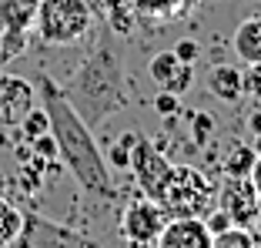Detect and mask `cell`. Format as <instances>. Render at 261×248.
I'll return each mask as SVG.
<instances>
[{"label":"cell","mask_w":261,"mask_h":248,"mask_svg":"<svg viewBox=\"0 0 261 248\" xmlns=\"http://www.w3.org/2000/svg\"><path fill=\"white\" fill-rule=\"evenodd\" d=\"M174 57L181 64H198V57H201V47H198V40H191V37H185V40H177L174 47Z\"/></svg>","instance_id":"484cf974"},{"label":"cell","mask_w":261,"mask_h":248,"mask_svg":"<svg viewBox=\"0 0 261 248\" xmlns=\"http://www.w3.org/2000/svg\"><path fill=\"white\" fill-rule=\"evenodd\" d=\"M154 248H215V235L207 232L204 218H168Z\"/></svg>","instance_id":"30bf717a"},{"label":"cell","mask_w":261,"mask_h":248,"mask_svg":"<svg viewBox=\"0 0 261 248\" xmlns=\"http://www.w3.org/2000/svg\"><path fill=\"white\" fill-rule=\"evenodd\" d=\"M94 27V14L87 0H37L34 31L50 47H70L84 40Z\"/></svg>","instance_id":"277c9868"},{"label":"cell","mask_w":261,"mask_h":248,"mask_svg":"<svg viewBox=\"0 0 261 248\" xmlns=\"http://www.w3.org/2000/svg\"><path fill=\"white\" fill-rule=\"evenodd\" d=\"M218 208L231 215L234 225H251L258 221V191L251 178H228L218 188Z\"/></svg>","instance_id":"9c48e42d"},{"label":"cell","mask_w":261,"mask_h":248,"mask_svg":"<svg viewBox=\"0 0 261 248\" xmlns=\"http://www.w3.org/2000/svg\"><path fill=\"white\" fill-rule=\"evenodd\" d=\"M254 248H261V241H258V245H254Z\"/></svg>","instance_id":"1f68e13d"},{"label":"cell","mask_w":261,"mask_h":248,"mask_svg":"<svg viewBox=\"0 0 261 248\" xmlns=\"http://www.w3.org/2000/svg\"><path fill=\"white\" fill-rule=\"evenodd\" d=\"M47 131H50V114H47L44 108H34L31 114L20 121V134H23L27 141L40 138V134H47Z\"/></svg>","instance_id":"44dd1931"},{"label":"cell","mask_w":261,"mask_h":248,"mask_svg":"<svg viewBox=\"0 0 261 248\" xmlns=\"http://www.w3.org/2000/svg\"><path fill=\"white\" fill-rule=\"evenodd\" d=\"M164 225H168V211L154 202V198H147V194L127 202L124 211H121V235H124V241L134 245V248L154 245V238L161 235Z\"/></svg>","instance_id":"8992f818"},{"label":"cell","mask_w":261,"mask_h":248,"mask_svg":"<svg viewBox=\"0 0 261 248\" xmlns=\"http://www.w3.org/2000/svg\"><path fill=\"white\" fill-rule=\"evenodd\" d=\"M248 131H251V134H261V108L248 114Z\"/></svg>","instance_id":"4316f807"},{"label":"cell","mask_w":261,"mask_h":248,"mask_svg":"<svg viewBox=\"0 0 261 248\" xmlns=\"http://www.w3.org/2000/svg\"><path fill=\"white\" fill-rule=\"evenodd\" d=\"M61 91L91 128H97L108 117L127 111L130 101H134V87L127 81L121 51H114L108 44L94 47L91 54L81 61V67L74 70L67 87H61Z\"/></svg>","instance_id":"7a4b0ae2"},{"label":"cell","mask_w":261,"mask_h":248,"mask_svg":"<svg viewBox=\"0 0 261 248\" xmlns=\"http://www.w3.org/2000/svg\"><path fill=\"white\" fill-rule=\"evenodd\" d=\"M10 248H97V241L40 211H23V228Z\"/></svg>","instance_id":"5b68a950"},{"label":"cell","mask_w":261,"mask_h":248,"mask_svg":"<svg viewBox=\"0 0 261 248\" xmlns=\"http://www.w3.org/2000/svg\"><path fill=\"white\" fill-rule=\"evenodd\" d=\"M204 225H207V232H211V235H221V232H228L234 221H231V215L224 208H218V205H215V208L204 215Z\"/></svg>","instance_id":"d4e9b609"},{"label":"cell","mask_w":261,"mask_h":248,"mask_svg":"<svg viewBox=\"0 0 261 248\" xmlns=\"http://www.w3.org/2000/svg\"><path fill=\"white\" fill-rule=\"evenodd\" d=\"M248 178H251V185H254V191L261 194V155H258V161H254V168H251V175H248Z\"/></svg>","instance_id":"83f0119b"},{"label":"cell","mask_w":261,"mask_h":248,"mask_svg":"<svg viewBox=\"0 0 261 248\" xmlns=\"http://www.w3.org/2000/svg\"><path fill=\"white\" fill-rule=\"evenodd\" d=\"M241 91L254 101H261V64H245L241 67Z\"/></svg>","instance_id":"7402d4cb"},{"label":"cell","mask_w":261,"mask_h":248,"mask_svg":"<svg viewBox=\"0 0 261 248\" xmlns=\"http://www.w3.org/2000/svg\"><path fill=\"white\" fill-rule=\"evenodd\" d=\"M147 74L161 91H171L177 97L194 84V64H181L174 57V51H158L147 64Z\"/></svg>","instance_id":"8fae6325"},{"label":"cell","mask_w":261,"mask_h":248,"mask_svg":"<svg viewBox=\"0 0 261 248\" xmlns=\"http://www.w3.org/2000/svg\"><path fill=\"white\" fill-rule=\"evenodd\" d=\"M37 108V84L17 74H0V131L20 128V121Z\"/></svg>","instance_id":"ba28073f"},{"label":"cell","mask_w":261,"mask_h":248,"mask_svg":"<svg viewBox=\"0 0 261 248\" xmlns=\"http://www.w3.org/2000/svg\"><path fill=\"white\" fill-rule=\"evenodd\" d=\"M258 221H261V194H258Z\"/></svg>","instance_id":"f546056e"},{"label":"cell","mask_w":261,"mask_h":248,"mask_svg":"<svg viewBox=\"0 0 261 248\" xmlns=\"http://www.w3.org/2000/svg\"><path fill=\"white\" fill-rule=\"evenodd\" d=\"M254 161H258V151L251 144H234L228 151V158L221 161V171H224V178H248Z\"/></svg>","instance_id":"9a60e30c"},{"label":"cell","mask_w":261,"mask_h":248,"mask_svg":"<svg viewBox=\"0 0 261 248\" xmlns=\"http://www.w3.org/2000/svg\"><path fill=\"white\" fill-rule=\"evenodd\" d=\"M37 94L44 111L50 114V134L57 141V158L64 161V168L74 175V181L84 188L87 194L100 198V202H114L117 185L111 178L108 158L97 147L94 128L74 111V104L64 97V91L50 78L37 81Z\"/></svg>","instance_id":"6da1fadb"},{"label":"cell","mask_w":261,"mask_h":248,"mask_svg":"<svg viewBox=\"0 0 261 248\" xmlns=\"http://www.w3.org/2000/svg\"><path fill=\"white\" fill-rule=\"evenodd\" d=\"M188 124H191V141L194 147H204L215 134V117L207 111H188Z\"/></svg>","instance_id":"ffe728a7"},{"label":"cell","mask_w":261,"mask_h":248,"mask_svg":"<svg viewBox=\"0 0 261 248\" xmlns=\"http://www.w3.org/2000/svg\"><path fill=\"white\" fill-rule=\"evenodd\" d=\"M251 147H254V151H258V155H261V134H254V141H251Z\"/></svg>","instance_id":"f1b7e54d"},{"label":"cell","mask_w":261,"mask_h":248,"mask_svg":"<svg viewBox=\"0 0 261 248\" xmlns=\"http://www.w3.org/2000/svg\"><path fill=\"white\" fill-rule=\"evenodd\" d=\"M127 171L134 175L141 194L158 198V188H161V181L168 178L171 161H168V155H164V151L154 144L151 138H144V134H141L138 144H134V151H130V168Z\"/></svg>","instance_id":"52a82bcc"},{"label":"cell","mask_w":261,"mask_h":248,"mask_svg":"<svg viewBox=\"0 0 261 248\" xmlns=\"http://www.w3.org/2000/svg\"><path fill=\"white\" fill-rule=\"evenodd\" d=\"M23 228V211L0 194V248H10Z\"/></svg>","instance_id":"2e32d148"},{"label":"cell","mask_w":261,"mask_h":248,"mask_svg":"<svg viewBox=\"0 0 261 248\" xmlns=\"http://www.w3.org/2000/svg\"><path fill=\"white\" fill-rule=\"evenodd\" d=\"M207 91L224 104L241 101L245 97V91H241V70L231 67V64H215V67L207 70Z\"/></svg>","instance_id":"4fadbf2b"},{"label":"cell","mask_w":261,"mask_h":248,"mask_svg":"<svg viewBox=\"0 0 261 248\" xmlns=\"http://www.w3.org/2000/svg\"><path fill=\"white\" fill-rule=\"evenodd\" d=\"M37 0H0V34L34 27Z\"/></svg>","instance_id":"5bb4252c"},{"label":"cell","mask_w":261,"mask_h":248,"mask_svg":"<svg viewBox=\"0 0 261 248\" xmlns=\"http://www.w3.org/2000/svg\"><path fill=\"white\" fill-rule=\"evenodd\" d=\"M154 111L171 121V117L181 114V97H177V94H171V91H161L158 97H154Z\"/></svg>","instance_id":"603a6c76"},{"label":"cell","mask_w":261,"mask_h":248,"mask_svg":"<svg viewBox=\"0 0 261 248\" xmlns=\"http://www.w3.org/2000/svg\"><path fill=\"white\" fill-rule=\"evenodd\" d=\"M141 248H154V245H141Z\"/></svg>","instance_id":"4dcf8cb0"},{"label":"cell","mask_w":261,"mask_h":248,"mask_svg":"<svg viewBox=\"0 0 261 248\" xmlns=\"http://www.w3.org/2000/svg\"><path fill=\"white\" fill-rule=\"evenodd\" d=\"M31 151L40 158V161H54V158H57V141H54V134L47 131V134H40V138H34L31 141Z\"/></svg>","instance_id":"cb8c5ba5"},{"label":"cell","mask_w":261,"mask_h":248,"mask_svg":"<svg viewBox=\"0 0 261 248\" xmlns=\"http://www.w3.org/2000/svg\"><path fill=\"white\" fill-rule=\"evenodd\" d=\"M127 4L144 17H174L185 14L191 0H127Z\"/></svg>","instance_id":"ac0fdd59"},{"label":"cell","mask_w":261,"mask_h":248,"mask_svg":"<svg viewBox=\"0 0 261 248\" xmlns=\"http://www.w3.org/2000/svg\"><path fill=\"white\" fill-rule=\"evenodd\" d=\"M154 202L168 211V218H204L218 205V188L191 164H171Z\"/></svg>","instance_id":"3957f363"},{"label":"cell","mask_w":261,"mask_h":248,"mask_svg":"<svg viewBox=\"0 0 261 248\" xmlns=\"http://www.w3.org/2000/svg\"><path fill=\"white\" fill-rule=\"evenodd\" d=\"M258 245V235L248 225H231L228 232L215 235V248H254Z\"/></svg>","instance_id":"d6986e66"},{"label":"cell","mask_w":261,"mask_h":248,"mask_svg":"<svg viewBox=\"0 0 261 248\" xmlns=\"http://www.w3.org/2000/svg\"><path fill=\"white\" fill-rule=\"evenodd\" d=\"M231 51L241 64H261V14L245 17L231 34Z\"/></svg>","instance_id":"7c38bea8"},{"label":"cell","mask_w":261,"mask_h":248,"mask_svg":"<svg viewBox=\"0 0 261 248\" xmlns=\"http://www.w3.org/2000/svg\"><path fill=\"white\" fill-rule=\"evenodd\" d=\"M141 131H124L121 138L114 141V144L108 147V168H117V171H127L130 168V151H134V144H138Z\"/></svg>","instance_id":"e0dca14e"}]
</instances>
